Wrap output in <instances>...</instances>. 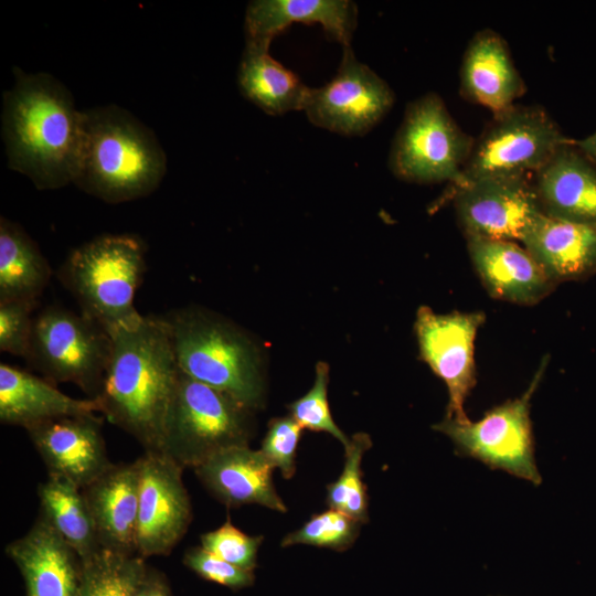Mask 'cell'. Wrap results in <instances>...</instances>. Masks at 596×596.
<instances>
[{"label":"cell","mask_w":596,"mask_h":596,"mask_svg":"<svg viewBox=\"0 0 596 596\" xmlns=\"http://www.w3.org/2000/svg\"><path fill=\"white\" fill-rule=\"evenodd\" d=\"M573 140L543 107L514 104L493 114L475 139L458 181L447 188V196L485 178L533 175Z\"/></svg>","instance_id":"cell-7"},{"label":"cell","mask_w":596,"mask_h":596,"mask_svg":"<svg viewBox=\"0 0 596 596\" xmlns=\"http://www.w3.org/2000/svg\"><path fill=\"white\" fill-rule=\"evenodd\" d=\"M577 149L596 164V130L583 139L574 141Z\"/></svg>","instance_id":"cell-37"},{"label":"cell","mask_w":596,"mask_h":596,"mask_svg":"<svg viewBox=\"0 0 596 596\" xmlns=\"http://www.w3.org/2000/svg\"><path fill=\"white\" fill-rule=\"evenodd\" d=\"M546 360H543L526 391L514 400L488 411L476 422L445 417L433 426L447 435L460 456L477 459L491 469H501L535 486L542 482L534 458L530 401L538 389Z\"/></svg>","instance_id":"cell-10"},{"label":"cell","mask_w":596,"mask_h":596,"mask_svg":"<svg viewBox=\"0 0 596 596\" xmlns=\"http://www.w3.org/2000/svg\"><path fill=\"white\" fill-rule=\"evenodd\" d=\"M145 253L136 235L97 236L68 254L57 277L81 312L110 336L142 318L134 299L147 267Z\"/></svg>","instance_id":"cell-5"},{"label":"cell","mask_w":596,"mask_h":596,"mask_svg":"<svg viewBox=\"0 0 596 596\" xmlns=\"http://www.w3.org/2000/svg\"><path fill=\"white\" fill-rule=\"evenodd\" d=\"M443 98L429 92L411 102L394 137L389 167L401 180L430 184L456 183L473 148Z\"/></svg>","instance_id":"cell-8"},{"label":"cell","mask_w":596,"mask_h":596,"mask_svg":"<svg viewBox=\"0 0 596 596\" xmlns=\"http://www.w3.org/2000/svg\"><path fill=\"white\" fill-rule=\"evenodd\" d=\"M140 461L137 554L168 555L182 540L192 519L182 468L168 455L145 451Z\"/></svg>","instance_id":"cell-14"},{"label":"cell","mask_w":596,"mask_h":596,"mask_svg":"<svg viewBox=\"0 0 596 596\" xmlns=\"http://www.w3.org/2000/svg\"><path fill=\"white\" fill-rule=\"evenodd\" d=\"M251 435L252 409L180 371L161 453L194 469L224 449L248 445Z\"/></svg>","instance_id":"cell-6"},{"label":"cell","mask_w":596,"mask_h":596,"mask_svg":"<svg viewBox=\"0 0 596 596\" xmlns=\"http://www.w3.org/2000/svg\"><path fill=\"white\" fill-rule=\"evenodd\" d=\"M148 567L139 555L100 550L83 563L76 596H135Z\"/></svg>","instance_id":"cell-28"},{"label":"cell","mask_w":596,"mask_h":596,"mask_svg":"<svg viewBox=\"0 0 596 596\" xmlns=\"http://www.w3.org/2000/svg\"><path fill=\"white\" fill-rule=\"evenodd\" d=\"M167 172L155 132L130 111L106 105L84 110V138L74 184L107 203L149 195Z\"/></svg>","instance_id":"cell-3"},{"label":"cell","mask_w":596,"mask_h":596,"mask_svg":"<svg viewBox=\"0 0 596 596\" xmlns=\"http://www.w3.org/2000/svg\"><path fill=\"white\" fill-rule=\"evenodd\" d=\"M274 469L260 450L243 445L215 454L193 470L205 488L226 505L259 504L286 512L273 483Z\"/></svg>","instance_id":"cell-20"},{"label":"cell","mask_w":596,"mask_h":596,"mask_svg":"<svg viewBox=\"0 0 596 596\" xmlns=\"http://www.w3.org/2000/svg\"><path fill=\"white\" fill-rule=\"evenodd\" d=\"M139 486L138 458L132 462L113 464L82 489L103 550L138 555Z\"/></svg>","instance_id":"cell-17"},{"label":"cell","mask_w":596,"mask_h":596,"mask_svg":"<svg viewBox=\"0 0 596 596\" xmlns=\"http://www.w3.org/2000/svg\"><path fill=\"white\" fill-rule=\"evenodd\" d=\"M96 415L65 416L25 428L44 461L49 476L64 479L81 490L96 480L113 462Z\"/></svg>","instance_id":"cell-15"},{"label":"cell","mask_w":596,"mask_h":596,"mask_svg":"<svg viewBox=\"0 0 596 596\" xmlns=\"http://www.w3.org/2000/svg\"><path fill=\"white\" fill-rule=\"evenodd\" d=\"M40 517L77 553L82 562L102 547L83 491L73 483L49 476L38 487Z\"/></svg>","instance_id":"cell-27"},{"label":"cell","mask_w":596,"mask_h":596,"mask_svg":"<svg viewBox=\"0 0 596 596\" xmlns=\"http://www.w3.org/2000/svg\"><path fill=\"white\" fill-rule=\"evenodd\" d=\"M302 427L291 417L274 418L268 424L260 451L284 478L289 479L296 471V453Z\"/></svg>","instance_id":"cell-34"},{"label":"cell","mask_w":596,"mask_h":596,"mask_svg":"<svg viewBox=\"0 0 596 596\" xmlns=\"http://www.w3.org/2000/svg\"><path fill=\"white\" fill-rule=\"evenodd\" d=\"M320 24L326 33L350 46L358 22L356 4L349 0H255L245 13L246 42L270 45L292 23Z\"/></svg>","instance_id":"cell-22"},{"label":"cell","mask_w":596,"mask_h":596,"mask_svg":"<svg viewBox=\"0 0 596 596\" xmlns=\"http://www.w3.org/2000/svg\"><path fill=\"white\" fill-rule=\"evenodd\" d=\"M96 398H74L54 383L8 363L0 364V421L24 429L65 416L96 415Z\"/></svg>","instance_id":"cell-23"},{"label":"cell","mask_w":596,"mask_h":596,"mask_svg":"<svg viewBox=\"0 0 596 596\" xmlns=\"http://www.w3.org/2000/svg\"><path fill=\"white\" fill-rule=\"evenodd\" d=\"M368 434H354L345 450V462L339 479L327 487V504L363 523L368 521V494L362 481L361 461L371 447Z\"/></svg>","instance_id":"cell-29"},{"label":"cell","mask_w":596,"mask_h":596,"mask_svg":"<svg viewBox=\"0 0 596 596\" xmlns=\"http://www.w3.org/2000/svg\"><path fill=\"white\" fill-rule=\"evenodd\" d=\"M360 523L341 511L329 509L311 517L299 530L286 535L281 546L306 544L343 551L358 538Z\"/></svg>","instance_id":"cell-30"},{"label":"cell","mask_w":596,"mask_h":596,"mask_svg":"<svg viewBox=\"0 0 596 596\" xmlns=\"http://www.w3.org/2000/svg\"><path fill=\"white\" fill-rule=\"evenodd\" d=\"M162 319L182 373L252 411L260 404L263 379L258 352L242 331L192 307L172 310Z\"/></svg>","instance_id":"cell-4"},{"label":"cell","mask_w":596,"mask_h":596,"mask_svg":"<svg viewBox=\"0 0 596 596\" xmlns=\"http://www.w3.org/2000/svg\"><path fill=\"white\" fill-rule=\"evenodd\" d=\"M459 82L465 99L493 114L514 105L526 91L507 42L492 29L479 30L470 39L462 56Z\"/></svg>","instance_id":"cell-19"},{"label":"cell","mask_w":596,"mask_h":596,"mask_svg":"<svg viewBox=\"0 0 596 596\" xmlns=\"http://www.w3.org/2000/svg\"><path fill=\"white\" fill-rule=\"evenodd\" d=\"M38 301H0V351L28 356Z\"/></svg>","instance_id":"cell-33"},{"label":"cell","mask_w":596,"mask_h":596,"mask_svg":"<svg viewBox=\"0 0 596 596\" xmlns=\"http://www.w3.org/2000/svg\"><path fill=\"white\" fill-rule=\"evenodd\" d=\"M395 95L390 85L343 47L334 77L311 88L304 111L316 126L344 136H362L391 110Z\"/></svg>","instance_id":"cell-11"},{"label":"cell","mask_w":596,"mask_h":596,"mask_svg":"<svg viewBox=\"0 0 596 596\" xmlns=\"http://www.w3.org/2000/svg\"><path fill=\"white\" fill-rule=\"evenodd\" d=\"M262 542V535L253 536L242 532L230 519L217 529L201 535V546L204 550L249 572L256 566Z\"/></svg>","instance_id":"cell-32"},{"label":"cell","mask_w":596,"mask_h":596,"mask_svg":"<svg viewBox=\"0 0 596 596\" xmlns=\"http://www.w3.org/2000/svg\"><path fill=\"white\" fill-rule=\"evenodd\" d=\"M111 349L98 395L100 413L145 451H162L167 414L180 369L162 317L142 316L110 334Z\"/></svg>","instance_id":"cell-2"},{"label":"cell","mask_w":596,"mask_h":596,"mask_svg":"<svg viewBox=\"0 0 596 596\" xmlns=\"http://www.w3.org/2000/svg\"><path fill=\"white\" fill-rule=\"evenodd\" d=\"M51 267L24 228L0 219V301H38L50 283Z\"/></svg>","instance_id":"cell-26"},{"label":"cell","mask_w":596,"mask_h":596,"mask_svg":"<svg viewBox=\"0 0 596 596\" xmlns=\"http://www.w3.org/2000/svg\"><path fill=\"white\" fill-rule=\"evenodd\" d=\"M329 366L324 362L316 365L312 387L289 405L291 417L302 427L312 432H324L337 438L345 448L350 439L334 423L328 404Z\"/></svg>","instance_id":"cell-31"},{"label":"cell","mask_w":596,"mask_h":596,"mask_svg":"<svg viewBox=\"0 0 596 596\" xmlns=\"http://www.w3.org/2000/svg\"><path fill=\"white\" fill-rule=\"evenodd\" d=\"M183 563L204 579L232 589H240L253 584V572L235 566L202 546L188 550Z\"/></svg>","instance_id":"cell-35"},{"label":"cell","mask_w":596,"mask_h":596,"mask_svg":"<svg viewBox=\"0 0 596 596\" xmlns=\"http://www.w3.org/2000/svg\"><path fill=\"white\" fill-rule=\"evenodd\" d=\"M447 198L467 237L521 242L543 213L533 175L480 179Z\"/></svg>","instance_id":"cell-12"},{"label":"cell","mask_w":596,"mask_h":596,"mask_svg":"<svg viewBox=\"0 0 596 596\" xmlns=\"http://www.w3.org/2000/svg\"><path fill=\"white\" fill-rule=\"evenodd\" d=\"M1 136L11 170L39 190H56L75 180L84 110L53 75L15 67L14 83L3 93Z\"/></svg>","instance_id":"cell-1"},{"label":"cell","mask_w":596,"mask_h":596,"mask_svg":"<svg viewBox=\"0 0 596 596\" xmlns=\"http://www.w3.org/2000/svg\"><path fill=\"white\" fill-rule=\"evenodd\" d=\"M553 281L577 279L596 269V225L542 213L521 241Z\"/></svg>","instance_id":"cell-24"},{"label":"cell","mask_w":596,"mask_h":596,"mask_svg":"<svg viewBox=\"0 0 596 596\" xmlns=\"http://www.w3.org/2000/svg\"><path fill=\"white\" fill-rule=\"evenodd\" d=\"M467 247L479 278L493 298L534 305L554 287L555 281L517 242L467 237Z\"/></svg>","instance_id":"cell-18"},{"label":"cell","mask_w":596,"mask_h":596,"mask_svg":"<svg viewBox=\"0 0 596 596\" xmlns=\"http://www.w3.org/2000/svg\"><path fill=\"white\" fill-rule=\"evenodd\" d=\"M574 141L533 174V184L544 214L596 225V164Z\"/></svg>","instance_id":"cell-21"},{"label":"cell","mask_w":596,"mask_h":596,"mask_svg":"<svg viewBox=\"0 0 596 596\" xmlns=\"http://www.w3.org/2000/svg\"><path fill=\"white\" fill-rule=\"evenodd\" d=\"M135 596H172V594L164 577L148 568Z\"/></svg>","instance_id":"cell-36"},{"label":"cell","mask_w":596,"mask_h":596,"mask_svg":"<svg viewBox=\"0 0 596 596\" xmlns=\"http://www.w3.org/2000/svg\"><path fill=\"white\" fill-rule=\"evenodd\" d=\"M482 312L436 313L421 307L415 332L423 360L448 390L447 418L468 419L464 404L476 385L475 340Z\"/></svg>","instance_id":"cell-13"},{"label":"cell","mask_w":596,"mask_h":596,"mask_svg":"<svg viewBox=\"0 0 596 596\" xmlns=\"http://www.w3.org/2000/svg\"><path fill=\"white\" fill-rule=\"evenodd\" d=\"M20 571L25 596H76L83 562L40 515L30 530L6 546Z\"/></svg>","instance_id":"cell-16"},{"label":"cell","mask_w":596,"mask_h":596,"mask_svg":"<svg viewBox=\"0 0 596 596\" xmlns=\"http://www.w3.org/2000/svg\"><path fill=\"white\" fill-rule=\"evenodd\" d=\"M268 51L269 45L245 42L237 72L242 94L269 115L304 110L311 88Z\"/></svg>","instance_id":"cell-25"},{"label":"cell","mask_w":596,"mask_h":596,"mask_svg":"<svg viewBox=\"0 0 596 596\" xmlns=\"http://www.w3.org/2000/svg\"><path fill=\"white\" fill-rule=\"evenodd\" d=\"M110 349L109 333L93 319L49 306L34 317L25 361L50 382L73 383L95 398L105 377Z\"/></svg>","instance_id":"cell-9"}]
</instances>
